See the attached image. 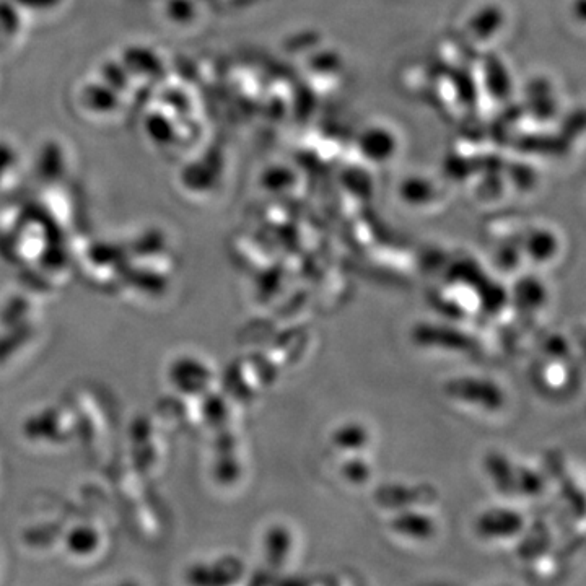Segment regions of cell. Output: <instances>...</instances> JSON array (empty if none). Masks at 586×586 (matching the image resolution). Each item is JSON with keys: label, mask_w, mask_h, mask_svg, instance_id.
Instances as JSON below:
<instances>
[{"label": "cell", "mask_w": 586, "mask_h": 586, "mask_svg": "<svg viewBox=\"0 0 586 586\" xmlns=\"http://www.w3.org/2000/svg\"><path fill=\"white\" fill-rule=\"evenodd\" d=\"M403 149V137L385 121L365 124L357 136V150L365 162L372 165H388L398 158Z\"/></svg>", "instance_id": "obj_2"}, {"label": "cell", "mask_w": 586, "mask_h": 586, "mask_svg": "<svg viewBox=\"0 0 586 586\" xmlns=\"http://www.w3.org/2000/svg\"><path fill=\"white\" fill-rule=\"evenodd\" d=\"M238 573L235 562H228V567L220 564H197L188 570L186 580L193 586H222L235 580Z\"/></svg>", "instance_id": "obj_3"}, {"label": "cell", "mask_w": 586, "mask_h": 586, "mask_svg": "<svg viewBox=\"0 0 586 586\" xmlns=\"http://www.w3.org/2000/svg\"><path fill=\"white\" fill-rule=\"evenodd\" d=\"M463 28L474 43L492 46L507 35L510 12L502 0H479L464 15Z\"/></svg>", "instance_id": "obj_1"}, {"label": "cell", "mask_w": 586, "mask_h": 586, "mask_svg": "<svg viewBox=\"0 0 586 586\" xmlns=\"http://www.w3.org/2000/svg\"><path fill=\"white\" fill-rule=\"evenodd\" d=\"M111 586H140L139 583L131 582V580H127V582L118 583V585H111Z\"/></svg>", "instance_id": "obj_5"}, {"label": "cell", "mask_w": 586, "mask_h": 586, "mask_svg": "<svg viewBox=\"0 0 586 586\" xmlns=\"http://www.w3.org/2000/svg\"><path fill=\"white\" fill-rule=\"evenodd\" d=\"M435 184L429 178L422 175L409 176L406 180L401 181V197L404 201H411L412 197L416 196L412 204L422 206L427 202H432L435 199Z\"/></svg>", "instance_id": "obj_4"}]
</instances>
